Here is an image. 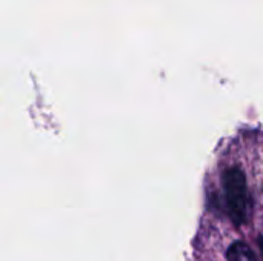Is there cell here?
Masks as SVG:
<instances>
[{"mask_svg": "<svg viewBox=\"0 0 263 261\" xmlns=\"http://www.w3.org/2000/svg\"><path fill=\"white\" fill-rule=\"evenodd\" d=\"M223 189L231 220L236 225H243L248 218L250 200L245 174L240 168H230L223 174Z\"/></svg>", "mask_w": 263, "mask_h": 261, "instance_id": "1", "label": "cell"}, {"mask_svg": "<svg viewBox=\"0 0 263 261\" xmlns=\"http://www.w3.org/2000/svg\"><path fill=\"white\" fill-rule=\"evenodd\" d=\"M227 258H228V261H257L254 252L251 251V248L242 242L231 245V248L228 249Z\"/></svg>", "mask_w": 263, "mask_h": 261, "instance_id": "2", "label": "cell"}, {"mask_svg": "<svg viewBox=\"0 0 263 261\" xmlns=\"http://www.w3.org/2000/svg\"><path fill=\"white\" fill-rule=\"evenodd\" d=\"M259 245H260V251H262V255H263V237H260V240H259Z\"/></svg>", "mask_w": 263, "mask_h": 261, "instance_id": "3", "label": "cell"}]
</instances>
